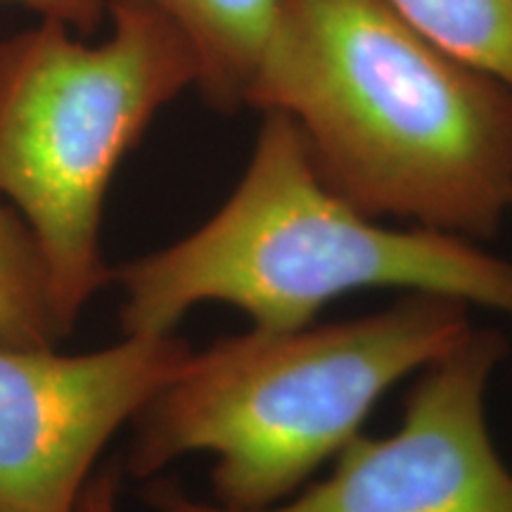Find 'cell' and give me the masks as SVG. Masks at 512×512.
Masks as SVG:
<instances>
[{
	"label": "cell",
	"instance_id": "cell-7",
	"mask_svg": "<svg viewBox=\"0 0 512 512\" xmlns=\"http://www.w3.org/2000/svg\"><path fill=\"white\" fill-rule=\"evenodd\" d=\"M181 29L200 62L197 86L221 112L247 107L280 0H136Z\"/></svg>",
	"mask_w": 512,
	"mask_h": 512
},
{
	"label": "cell",
	"instance_id": "cell-10",
	"mask_svg": "<svg viewBox=\"0 0 512 512\" xmlns=\"http://www.w3.org/2000/svg\"><path fill=\"white\" fill-rule=\"evenodd\" d=\"M3 3H19L41 12L43 19L67 24L69 29L91 34L105 19L110 0H3Z\"/></svg>",
	"mask_w": 512,
	"mask_h": 512
},
{
	"label": "cell",
	"instance_id": "cell-2",
	"mask_svg": "<svg viewBox=\"0 0 512 512\" xmlns=\"http://www.w3.org/2000/svg\"><path fill=\"white\" fill-rule=\"evenodd\" d=\"M121 335H171L202 304L254 328L316 323L344 294H441L512 323V261L432 228H392L325 185L297 126L266 112L230 197L174 245L114 268Z\"/></svg>",
	"mask_w": 512,
	"mask_h": 512
},
{
	"label": "cell",
	"instance_id": "cell-5",
	"mask_svg": "<svg viewBox=\"0 0 512 512\" xmlns=\"http://www.w3.org/2000/svg\"><path fill=\"white\" fill-rule=\"evenodd\" d=\"M510 354L501 330L472 328L456 349L420 370L401 425L358 437L320 482L259 510H233L150 479L152 512H512V470L498 453L486 396Z\"/></svg>",
	"mask_w": 512,
	"mask_h": 512
},
{
	"label": "cell",
	"instance_id": "cell-4",
	"mask_svg": "<svg viewBox=\"0 0 512 512\" xmlns=\"http://www.w3.org/2000/svg\"><path fill=\"white\" fill-rule=\"evenodd\" d=\"M107 12L98 46L53 19L0 41V200L41 249L64 335L112 283L102 211L119 164L200 79L195 50L162 12L136 0H110Z\"/></svg>",
	"mask_w": 512,
	"mask_h": 512
},
{
	"label": "cell",
	"instance_id": "cell-9",
	"mask_svg": "<svg viewBox=\"0 0 512 512\" xmlns=\"http://www.w3.org/2000/svg\"><path fill=\"white\" fill-rule=\"evenodd\" d=\"M437 46L512 88V0H387Z\"/></svg>",
	"mask_w": 512,
	"mask_h": 512
},
{
	"label": "cell",
	"instance_id": "cell-3",
	"mask_svg": "<svg viewBox=\"0 0 512 512\" xmlns=\"http://www.w3.org/2000/svg\"><path fill=\"white\" fill-rule=\"evenodd\" d=\"M475 328L470 306L408 292L356 320L252 328L195 351L136 415L124 467L150 482L192 453L214 456L211 501L259 510L335 460L389 389Z\"/></svg>",
	"mask_w": 512,
	"mask_h": 512
},
{
	"label": "cell",
	"instance_id": "cell-1",
	"mask_svg": "<svg viewBox=\"0 0 512 512\" xmlns=\"http://www.w3.org/2000/svg\"><path fill=\"white\" fill-rule=\"evenodd\" d=\"M247 107L292 119L318 176L370 219L467 240L512 200V88L387 0H280Z\"/></svg>",
	"mask_w": 512,
	"mask_h": 512
},
{
	"label": "cell",
	"instance_id": "cell-11",
	"mask_svg": "<svg viewBox=\"0 0 512 512\" xmlns=\"http://www.w3.org/2000/svg\"><path fill=\"white\" fill-rule=\"evenodd\" d=\"M119 494L121 465L110 463L100 467L83 489L79 512H119Z\"/></svg>",
	"mask_w": 512,
	"mask_h": 512
},
{
	"label": "cell",
	"instance_id": "cell-6",
	"mask_svg": "<svg viewBox=\"0 0 512 512\" xmlns=\"http://www.w3.org/2000/svg\"><path fill=\"white\" fill-rule=\"evenodd\" d=\"M190 354L176 332L86 354L0 347V512H79L102 451Z\"/></svg>",
	"mask_w": 512,
	"mask_h": 512
},
{
	"label": "cell",
	"instance_id": "cell-8",
	"mask_svg": "<svg viewBox=\"0 0 512 512\" xmlns=\"http://www.w3.org/2000/svg\"><path fill=\"white\" fill-rule=\"evenodd\" d=\"M64 337L41 249L22 216L0 202V347L55 349Z\"/></svg>",
	"mask_w": 512,
	"mask_h": 512
},
{
	"label": "cell",
	"instance_id": "cell-12",
	"mask_svg": "<svg viewBox=\"0 0 512 512\" xmlns=\"http://www.w3.org/2000/svg\"><path fill=\"white\" fill-rule=\"evenodd\" d=\"M508 219H512V200H510V214H508Z\"/></svg>",
	"mask_w": 512,
	"mask_h": 512
}]
</instances>
